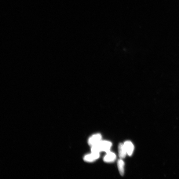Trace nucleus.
Listing matches in <instances>:
<instances>
[{
  "label": "nucleus",
  "mask_w": 179,
  "mask_h": 179,
  "mask_svg": "<svg viewBox=\"0 0 179 179\" xmlns=\"http://www.w3.org/2000/svg\"><path fill=\"white\" fill-rule=\"evenodd\" d=\"M112 143L107 141H101L98 143L92 146L91 151L93 153H100L104 151L107 153L110 151Z\"/></svg>",
  "instance_id": "f257e3e1"
},
{
  "label": "nucleus",
  "mask_w": 179,
  "mask_h": 179,
  "mask_svg": "<svg viewBox=\"0 0 179 179\" xmlns=\"http://www.w3.org/2000/svg\"><path fill=\"white\" fill-rule=\"evenodd\" d=\"M102 135L100 134L93 135L88 139V143L89 145L92 146L102 141Z\"/></svg>",
  "instance_id": "f03ea898"
},
{
  "label": "nucleus",
  "mask_w": 179,
  "mask_h": 179,
  "mask_svg": "<svg viewBox=\"0 0 179 179\" xmlns=\"http://www.w3.org/2000/svg\"><path fill=\"white\" fill-rule=\"evenodd\" d=\"M100 157L99 153H92L85 155L83 158L85 161L87 162H92L98 159Z\"/></svg>",
  "instance_id": "7ed1b4c3"
},
{
  "label": "nucleus",
  "mask_w": 179,
  "mask_h": 179,
  "mask_svg": "<svg viewBox=\"0 0 179 179\" xmlns=\"http://www.w3.org/2000/svg\"><path fill=\"white\" fill-rule=\"evenodd\" d=\"M115 154L110 151L107 153L104 158V161L106 163H110L114 162L116 159Z\"/></svg>",
  "instance_id": "20e7f679"
},
{
  "label": "nucleus",
  "mask_w": 179,
  "mask_h": 179,
  "mask_svg": "<svg viewBox=\"0 0 179 179\" xmlns=\"http://www.w3.org/2000/svg\"><path fill=\"white\" fill-rule=\"evenodd\" d=\"M127 153L129 156H131L133 154L134 150V146L131 141H127L124 143Z\"/></svg>",
  "instance_id": "39448f33"
},
{
  "label": "nucleus",
  "mask_w": 179,
  "mask_h": 179,
  "mask_svg": "<svg viewBox=\"0 0 179 179\" xmlns=\"http://www.w3.org/2000/svg\"><path fill=\"white\" fill-rule=\"evenodd\" d=\"M119 156L120 159L125 158L126 156L127 152L124 144L120 143L118 147Z\"/></svg>",
  "instance_id": "423d86ee"
},
{
  "label": "nucleus",
  "mask_w": 179,
  "mask_h": 179,
  "mask_svg": "<svg viewBox=\"0 0 179 179\" xmlns=\"http://www.w3.org/2000/svg\"><path fill=\"white\" fill-rule=\"evenodd\" d=\"M118 166L120 174L123 176L124 172V163L122 159H120L118 160Z\"/></svg>",
  "instance_id": "0eeeda50"
}]
</instances>
